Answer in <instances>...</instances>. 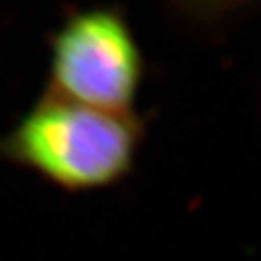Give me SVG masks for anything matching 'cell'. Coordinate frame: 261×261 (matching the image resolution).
<instances>
[{
  "mask_svg": "<svg viewBox=\"0 0 261 261\" xmlns=\"http://www.w3.org/2000/svg\"><path fill=\"white\" fill-rule=\"evenodd\" d=\"M146 139L138 114L92 109L44 92L0 134V160L66 194L121 185L133 173Z\"/></svg>",
  "mask_w": 261,
  "mask_h": 261,
  "instance_id": "cell-1",
  "label": "cell"
},
{
  "mask_svg": "<svg viewBox=\"0 0 261 261\" xmlns=\"http://www.w3.org/2000/svg\"><path fill=\"white\" fill-rule=\"evenodd\" d=\"M48 49L44 92L98 111L134 114L148 63L124 9H70L48 36Z\"/></svg>",
  "mask_w": 261,
  "mask_h": 261,
  "instance_id": "cell-2",
  "label": "cell"
}]
</instances>
